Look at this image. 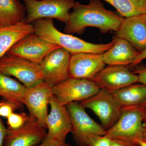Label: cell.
I'll return each instance as SVG.
<instances>
[{
	"label": "cell",
	"mask_w": 146,
	"mask_h": 146,
	"mask_svg": "<svg viewBox=\"0 0 146 146\" xmlns=\"http://www.w3.org/2000/svg\"><path fill=\"white\" fill-rule=\"evenodd\" d=\"M125 18L105 8L100 0H90L88 5L76 2L64 31L69 34H83L86 27L98 28L102 33L117 32Z\"/></svg>",
	"instance_id": "1"
},
{
	"label": "cell",
	"mask_w": 146,
	"mask_h": 146,
	"mask_svg": "<svg viewBox=\"0 0 146 146\" xmlns=\"http://www.w3.org/2000/svg\"><path fill=\"white\" fill-rule=\"evenodd\" d=\"M34 33L48 42L60 46L71 55L80 53L103 54L112 48L116 36L112 42L105 44L87 42L71 34L59 31L54 25L52 19L42 18L33 23Z\"/></svg>",
	"instance_id": "2"
},
{
	"label": "cell",
	"mask_w": 146,
	"mask_h": 146,
	"mask_svg": "<svg viewBox=\"0 0 146 146\" xmlns=\"http://www.w3.org/2000/svg\"><path fill=\"white\" fill-rule=\"evenodd\" d=\"M144 104L122 108L119 118L111 128L106 131V136L129 146H139V142L143 140Z\"/></svg>",
	"instance_id": "3"
},
{
	"label": "cell",
	"mask_w": 146,
	"mask_h": 146,
	"mask_svg": "<svg viewBox=\"0 0 146 146\" xmlns=\"http://www.w3.org/2000/svg\"><path fill=\"white\" fill-rule=\"evenodd\" d=\"M27 13L25 23L31 24L42 18L57 19L67 24L70 11L75 5L76 0H23Z\"/></svg>",
	"instance_id": "4"
},
{
	"label": "cell",
	"mask_w": 146,
	"mask_h": 146,
	"mask_svg": "<svg viewBox=\"0 0 146 146\" xmlns=\"http://www.w3.org/2000/svg\"><path fill=\"white\" fill-rule=\"evenodd\" d=\"M0 71L18 79L26 88L44 81L40 64L7 53L0 58Z\"/></svg>",
	"instance_id": "5"
},
{
	"label": "cell",
	"mask_w": 146,
	"mask_h": 146,
	"mask_svg": "<svg viewBox=\"0 0 146 146\" xmlns=\"http://www.w3.org/2000/svg\"><path fill=\"white\" fill-rule=\"evenodd\" d=\"M66 106L72 123L71 132L78 146H87L91 135H106V131L89 117L80 103L73 102Z\"/></svg>",
	"instance_id": "6"
},
{
	"label": "cell",
	"mask_w": 146,
	"mask_h": 146,
	"mask_svg": "<svg viewBox=\"0 0 146 146\" xmlns=\"http://www.w3.org/2000/svg\"><path fill=\"white\" fill-rule=\"evenodd\" d=\"M80 104L96 114L101 122L102 127L106 131L115 124L121 113L122 108L112 93L106 89H100L96 95Z\"/></svg>",
	"instance_id": "7"
},
{
	"label": "cell",
	"mask_w": 146,
	"mask_h": 146,
	"mask_svg": "<svg viewBox=\"0 0 146 146\" xmlns=\"http://www.w3.org/2000/svg\"><path fill=\"white\" fill-rule=\"evenodd\" d=\"M53 95L52 87L44 81L26 88L23 98V104L27 106L30 118L37 121L42 127L47 129L48 106Z\"/></svg>",
	"instance_id": "8"
},
{
	"label": "cell",
	"mask_w": 146,
	"mask_h": 146,
	"mask_svg": "<svg viewBox=\"0 0 146 146\" xmlns=\"http://www.w3.org/2000/svg\"><path fill=\"white\" fill-rule=\"evenodd\" d=\"M61 47L48 42L33 33L19 40L7 53L40 64L47 55Z\"/></svg>",
	"instance_id": "9"
},
{
	"label": "cell",
	"mask_w": 146,
	"mask_h": 146,
	"mask_svg": "<svg viewBox=\"0 0 146 146\" xmlns=\"http://www.w3.org/2000/svg\"><path fill=\"white\" fill-rule=\"evenodd\" d=\"M100 88L91 80L69 78L52 87L53 94L60 104L82 101L93 96Z\"/></svg>",
	"instance_id": "10"
},
{
	"label": "cell",
	"mask_w": 146,
	"mask_h": 146,
	"mask_svg": "<svg viewBox=\"0 0 146 146\" xmlns=\"http://www.w3.org/2000/svg\"><path fill=\"white\" fill-rule=\"evenodd\" d=\"M71 56L67 50L62 47L47 55L40 64L44 73V81L52 87L69 78Z\"/></svg>",
	"instance_id": "11"
},
{
	"label": "cell",
	"mask_w": 146,
	"mask_h": 146,
	"mask_svg": "<svg viewBox=\"0 0 146 146\" xmlns=\"http://www.w3.org/2000/svg\"><path fill=\"white\" fill-rule=\"evenodd\" d=\"M50 113L47 118V129L46 138L49 140L65 142L68 133L72 132V125L70 118L66 106L60 104L54 95L50 99Z\"/></svg>",
	"instance_id": "12"
},
{
	"label": "cell",
	"mask_w": 146,
	"mask_h": 146,
	"mask_svg": "<svg viewBox=\"0 0 146 146\" xmlns=\"http://www.w3.org/2000/svg\"><path fill=\"white\" fill-rule=\"evenodd\" d=\"M100 89L111 91L138 83V76L131 72L128 66L108 65L91 80Z\"/></svg>",
	"instance_id": "13"
},
{
	"label": "cell",
	"mask_w": 146,
	"mask_h": 146,
	"mask_svg": "<svg viewBox=\"0 0 146 146\" xmlns=\"http://www.w3.org/2000/svg\"><path fill=\"white\" fill-rule=\"evenodd\" d=\"M103 54L80 53L71 55L69 78L91 80L105 67Z\"/></svg>",
	"instance_id": "14"
},
{
	"label": "cell",
	"mask_w": 146,
	"mask_h": 146,
	"mask_svg": "<svg viewBox=\"0 0 146 146\" xmlns=\"http://www.w3.org/2000/svg\"><path fill=\"white\" fill-rule=\"evenodd\" d=\"M46 129L42 127L37 121L30 118L23 127L16 129L7 128L4 146H35L45 140Z\"/></svg>",
	"instance_id": "15"
},
{
	"label": "cell",
	"mask_w": 146,
	"mask_h": 146,
	"mask_svg": "<svg viewBox=\"0 0 146 146\" xmlns=\"http://www.w3.org/2000/svg\"><path fill=\"white\" fill-rule=\"evenodd\" d=\"M116 34L142 52L146 48V13L125 18Z\"/></svg>",
	"instance_id": "16"
},
{
	"label": "cell",
	"mask_w": 146,
	"mask_h": 146,
	"mask_svg": "<svg viewBox=\"0 0 146 146\" xmlns=\"http://www.w3.org/2000/svg\"><path fill=\"white\" fill-rule=\"evenodd\" d=\"M116 36L113 46L103 54L104 61L108 65H132L140 52L127 40Z\"/></svg>",
	"instance_id": "17"
},
{
	"label": "cell",
	"mask_w": 146,
	"mask_h": 146,
	"mask_svg": "<svg viewBox=\"0 0 146 146\" xmlns=\"http://www.w3.org/2000/svg\"><path fill=\"white\" fill-rule=\"evenodd\" d=\"M34 33L32 24L25 22L11 25L0 26V58L6 54L16 42L27 35Z\"/></svg>",
	"instance_id": "18"
},
{
	"label": "cell",
	"mask_w": 146,
	"mask_h": 146,
	"mask_svg": "<svg viewBox=\"0 0 146 146\" xmlns=\"http://www.w3.org/2000/svg\"><path fill=\"white\" fill-rule=\"evenodd\" d=\"M111 92L122 108L140 106L146 102V85L143 84H133Z\"/></svg>",
	"instance_id": "19"
},
{
	"label": "cell",
	"mask_w": 146,
	"mask_h": 146,
	"mask_svg": "<svg viewBox=\"0 0 146 146\" xmlns=\"http://www.w3.org/2000/svg\"><path fill=\"white\" fill-rule=\"evenodd\" d=\"M26 89L23 84L0 71V97L15 105L18 109L23 106L22 98Z\"/></svg>",
	"instance_id": "20"
},
{
	"label": "cell",
	"mask_w": 146,
	"mask_h": 146,
	"mask_svg": "<svg viewBox=\"0 0 146 146\" xmlns=\"http://www.w3.org/2000/svg\"><path fill=\"white\" fill-rule=\"evenodd\" d=\"M26 11L25 7L19 0H0V26L24 22Z\"/></svg>",
	"instance_id": "21"
},
{
	"label": "cell",
	"mask_w": 146,
	"mask_h": 146,
	"mask_svg": "<svg viewBox=\"0 0 146 146\" xmlns=\"http://www.w3.org/2000/svg\"><path fill=\"white\" fill-rule=\"evenodd\" d=\"M125 18L146 13V0H103Z\"/></svg>",
	"instance_id": "22"
},
{
	"label": "cell",
	"mask_w": 146,
	"mask_h": 146,
	"mask_svg": "<svg viewBox=\"0 0 146 146\" xmlns=\"http://www.w3.org/2000/svg\"><path fill=\"white\" fill-rule=\"evenodd\" d=\"M7 118L8 125L7 128L10 129L20 128L30 119L29 115L23 112L18 113L13 112Z\"/></svg>",
	"instance_id": "23"
},
{
	"label": "cell",
	"mask_w": 146,
	"mask_h": 146,
	"mask_svg": "<svg viewBox=\"0 0 146 146\" xmlns=\"http://www.w3.org/2000/svg\"><path fill=\"white\" fill-rule=\"evenodd\" d=\"M87 146H110V139L106 135H91L88 138Z\"/></svg>",
	"instance_id": "24"
},
{
	"label": "cell",
	"mask_w": 146,
	"mask_h": 146,
	"mask_svg": "<svg viewBox=\"0 0 146 146\" xmlns=\"http://www.w3.org/2000/svg\"><path fill=\"white\" fill-rule=\"evenodd\" d=\"M17 109L15 105L7 101L0 102V116L7 118Z\"/></svg>",
	"instance_id": "25"
},
{
	"label": "cell",
	"mask_w": 146,
	"mask_h": 146,
	"mask_svg": "<svg viewBox=\"0 0 146 146\" xmlns=\"http://www.w3.org/2000/svg\"><path fill=\"white\" fill-rule=\"evenodd\" d=\"M133 72L138 76V82L139 83L143 84L146 85V66L142 65V66H139L136 67L133 70Z\"/></svg>",
	"instance_id": "26"
},
{
	"label": "cell",
	"mask_w": 146,
	"mask_h": 146,
	"mask_svg": "<svg viewBox=\"0 0 146 146\" xmlns=\"http://www.w3.org/2000/svg\"><path fill=\"white\" fill-rule=\"evenodd\" d=\"M35 146H72L66 142H60L45 138L41 143Z\"/></svg>",
	"instance_id": "27"
},
{
	"label": "cell",
	"mask_w": 146,
	"mask_h": 146,
	"mask_svg": "<svg viewBox=\"0 0 146 146\" xmlns=\"http://www.w3.org/2000/svg\"><path fill=\"white\" fill-rule=\"evenodd\" d=\"M7 128L4 125L2 121L0 118V146L3 145L4 142L7 134Z\"/></svg>",
	"instance_id": "28"
},
{
	"label": "cell",
	"mask_w": 146,
	"mask_h": 146,
	"mask_svg": "<svg viewBox=\"0 0 146 146\" xmlns=\"http://www.w3.org/2000/svg\"><path fill=\"white\" fill-rule=\"evenodd\" d=\"M146 58V48L144 50L140 52V54L135 60V62L132 65H128L129 68H134L138 64L141 63L143 60Z\"/></svg>",
	"instance_id": "29"
},
{
	"label": "cell",
	"mask_w": 146,
	"mask_h": 146,
	"mask_svg": "<svg viewBox=\"0 0 146 146\" xmlns=\"http://www.w3.org/2000/svg\"><path fill=\"white\" fill-rule=\"evenodd\" d=\"M110 139V146H129L123 142L115 139Z\"/></svg>",
	"instance_id": "30"
},
{
	"label": "cell",
	"mask_w": 146,
	"mask_h": 146,
	"mask_svg": "<svg viewBox=\"0 0 146 146\" xmlns=\"http://www.w3.org/2000/svg\"><path fill=\"white\" fill-rule=\"evenodd\" d=\"M143 140L146 141V124H144L143 130Z\"/></svg>",
	"instance_id": "31"
},
{
	"label": "cell",
	"mask_w": 146,
	"mask_h": 146,
	"mask_svg": "<svg viewBox=\"0 0 146 146\" xmlns=\"http://www.w3.org/2000/svg\"><path fill=\"white\" fill-rule=\"evenodd\" d=\"M144 123H145V124H146V102L144 104Z\"/></svg>",
	"instance_id": "32"
},
{
	"label": "cell",
	"mask_w": 146,
	"mask_h": 146,
	"mask_svg": "<svg viewBox=\"0 0 146 146\" xmlns=\"http://www.w3.org/2000/svg\"><path fill=\"white\" fill-rule=\"evenodd\" d=\"M139 146H146V141L142 140L139 143Z\"/></svg>",
	"instance_id": "33"
}]
</instances>
